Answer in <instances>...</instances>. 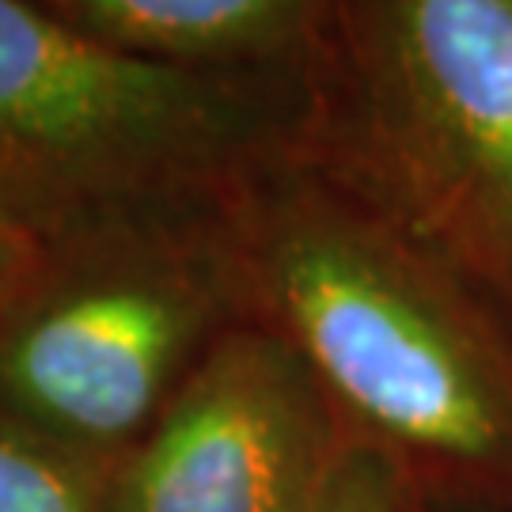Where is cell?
Wrapping results in <instances>:
<instances>
[{
  "label": "cell",
  "mask_w": 512,
  "mask_h": 512,
  "mask_svg": "<svg viewBox=\"0 0 512 512\" xmlns=\"http://www.w3.org/2000/svg\"><path fill=\"white\" fill-rule=\"evenodd\" d=\"M118 459L80 452L0 414V512H107Z\"/></svg>",
  "instance_id": "52a82bcc"
},
{
  "label": "cell",
  "mask_w": 512,
  "mask_h": 512,
  "mask_svg": "<svg viewBox=\"0 0 512 512\" xmlns=\"http://www.w3.org/2000/svg\"><path fill=\"white\" fill-rule=\"evenodd\" d=\"M50 247L54 236L35 217H27L0 186V285L19 289L27 277H35L50 258Z\"/></svg>",
  "instance_id": "9c48e42d"
},
{
  "label": "cell",
  "mask_w": 512,
  "mask_h": 512,
  "mask_svg": "<svg viewBox=\"0 0 512 512\" xmlns=\"http://www.w3.org/2000/svg\"><path fill=\"white\" fill-rule=\"evenodd\" d=\"M12 293H16V289H4V285H0V304H4V300H8Z\"/></svg>",
  "instance_id": "8fae6325"
},
{
  "label": "cell",
  "mask_w": 512,
  "mask_h": 512,
  "mask_svg": "<svg viewBox=\"0 0 512 512\" xmlns=\"http://www.w3.org/2000/svg\"><path fill=\"white\" fill-rule=\"evenodd\" d=\"M84 35L198 73H315L334 4L308 0H61Z\"/></svg>",
  "instance_id": "8992f818"
},
{
  "label": "cell",
  "mask_w": 512,
  "mask_h": 512,
  "mask_svg": "<svg viewBox=\"0 0 512 512\" xmlns=\"http://www.w3.org/2000/svg\"><path fill=\"white\" fill-rule=\"evenodd\" d=\"M429 512H512V501H440V497H429Z\"/></svg>",
  "instance_id": "30bf717a"
},
{
  "label": "cell",
  "mask_w": 512,
  "mask_h": 512,
  "mask_svg": "<svg viewBox=\"0 0 512 512\" xmlns=\"http://www.w3.org/2000/svg\"><path fill=\"white\" fill-rule=\"evenodd\" d=\"M239 319L220 209L69 228L0 304V414L126 463Z\"/></svg>",
  "instance_id": "277c9868"
},
{
  "label": "cell",
  "mask_w": 512,
  "mask_h": 512,
  "mask_svg": "<svg viewBox=\"0 0 512 512\" xmlns=\"http://www.w3.org/2000/svg\"><path fill=\"white\" fill-rule=\"evenodd\" d=\"M315 512H429V497L399 459L357 437Z\"/></svg>",
  "instance_id": "ba28073f"
},
{
  "label": "cell",
  "mask_w": 512,
  "mask_h": 512,
  "mask_svg": "<svg viewBox=\"0 0 512 512\" xmlns=\"http://www.w3.org/2000/svg\"><path fill=\"white\" fill-rule=\"evenodd\" d=\"M239 315L304 357L349 429L440 501H512V327L300 152L220 205Z\"/></svg>",
  "instance_id": "6da1fadb"
},
{
  "label": "cell",
  "mask_w": 512,
  "mask_h": 512,
  "mask_svg": "<svg viewBox=\"0 0 512 512\" xmlns=\"http://www.w3.org/2000/svg\"><path fill=\"white\" fill-rule=\"evenodd\" d=\"M311 110L315 73L160 65L0 0V186L50 236L217 213L308 145Z\"/></svg>",
  "instance_id": "7a4b0ae2"
},
{
  "label": "cell",
  "mask_w": 512,
  "mask_h": 512,
  "mask_svg": "<svg viewBox=\"0 0 512 512\" xmlns=\"http://www.w3.org/2000/svg\"><path fill=\"white\" fill-rule=\"evenodd\" d=\"M308 156L512 327V0L334 4Z\"/></svg>",
  "instance_id": "3957f363"
},
{
  "label": "cell",
  "mask_w": 512,
  "mask_h": 512,
  "mask_svg": "<svg viewBox=\"0 0 512 512\" xmlns=\"http://www.w3.org/2000/svg\"><path fill=\"white\" fill-rule=\"evenodd\" d=\"M353 440L304 357L239 319L122 463L107 512H315Z\"/></svg>",
  "instance_id": "5b68a950"
}]
</instances>
